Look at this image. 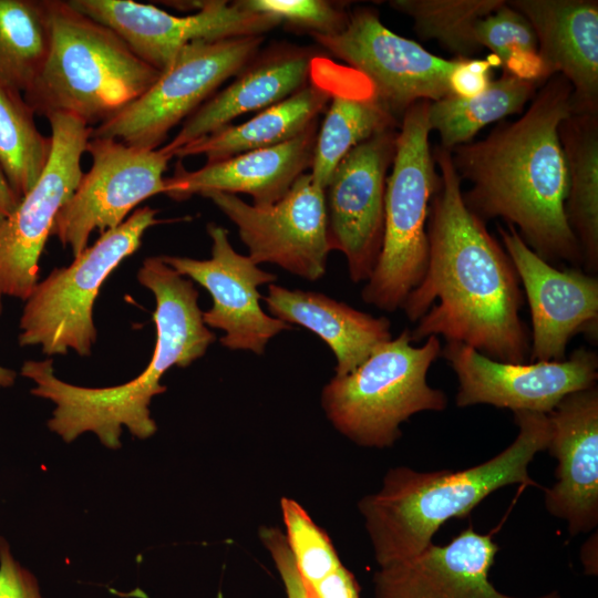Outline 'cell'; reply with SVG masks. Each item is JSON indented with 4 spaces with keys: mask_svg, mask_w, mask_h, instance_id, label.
<instances>
[{
    "mask_svg": "<svg viewBox=\"0 0 598 598\" xmlns=\"http://www.w3.org/2000/svg\"><path fill=\"white\" fill-rule=\"evenodd\" d=\"M0 598H42L35 577L11 555L0 538Z\"/></svg>",
    "mask_w": 598,
    "mask_h": 598,
    "instance_id": "cell-37",
    "label": "cell"
},
{
    "mask_svg": "<svg viewBox=\"0 0 598 598\" xmlns=\"http://www.w3.org/2000/svg\"><path fill=\"white\" fill-rule=\"evenodd\" d=\"M207 233L212 239L209 259L165 255L161 258L210 293L213 306L203 312V320L206 326L225 332L219 340L221 346L262 354L271 338L291 328L266 315L259 303L258 287L272 283L277 276L260 269L249 256L235 251L223 226L210 223Z\"/></svg>",
    "mask_w": 598,
    "mask_h": 598,
    "instance_id": "cell-17",
    "label": "cell"
},
{
    "mask_svg": "<svg viewBox=\"0 0 598 598\" xmlns=\"http://www.w3.org/2000/svg\"><path fill=\"white\" fill-rule=\"evenodd\" d=\"M518 434L494 457L458 471L390 468L382 487L361 498L360 514L379 567L410 558L432 543L451 518L467 516L493 492L513 484L538 486L528 466L551 436L547 414L514 412Z\"/></svg>",
    "mask_w": 598,
    "mask_h": 598,
    "instance_id": "cell-4",
    "label": "cell"
},
{
    "mask_svg": "<svg viewBox=\"0 0 598 598\" xmlns=\"http://www.w3.org/2000/svg\"><path fill=\"white\" fill-rule=\"evenodd\" d=\"M16 378V371L0 365V388H9L13 385Z\"/></svg>",
    "mask_w": 598,
    "mask_h": 598,
    "instance_id": "cell-41",
    "label": "cell"
},
{
    "mask_svg": "<svg viewBox=\"0 0 598 598\" xmlns=\"http://www.w3.org/2000/svg\"><path fill=\"white\" fill-rule=\"evenodd\" d=\"M398 120L377 99L371 82L357 70L337 64L330 105L318 130L310 174L326 188L338 163L374 134L396 128Z\"/></svg>",
    "mask_w": 598,
    "mask_h": 598,
    "instance_id": "cell-26",
    "label": "cell"
},
{
    "mask_svg": "<svg viewBox=\"0 0 598 598\" xmlns=\"http://www.w3.org/2000/svg\"><path fill=\"white\" fill-rule=\"evenodd\" d=\"M430 103H414L401 118L386 178L382 247L361 292L364 302L384 311L402 309L429 264L427 218L440 183L429 141Z\"/></svg>",
    "mask_w": 598,
    "mask_h": 598,
    "instance_id": "cell-7",
    "label": "cell"
},
{
    "mask_svg": "<svg viewBox=\"0 0 598 598\" xmlns=\"http://www.w3.org/2000/svg\"><path fill=\"white\" fill-rule=\"evenodd\" d=\"M532 23L545 79L563 75L571 85L576 114H598V2L512 0Z\"/></svg>",
    "mask_w": 598,
    "mask_h": 598,
    "instance_id": "cell-22",
    "label": "cell"
},
{
    "mask_svg": "<svg viewBox=\"0 0 598 598\" xmlns=\"http://www.w3.org/2000/svg\"><path fill=\"white\" fill-rule=\"evenodd\" d=\"M581 563L587 575L596 576L597 567V536L591 537L581 549Z\"/></svg>",
    "mask_w": 598,
    "mask_h": 598,
    "instance_id": "cell-40",
    "label": "cell"
},
{
    "mask_svg": "<svg viewBox=\"0 0 598 598\" xmlns=\"http://www.w3.org/2000/svg\"><path fill=\"white\" fill-rule=\"evenodd\" d=\"M477 44L488 48L504 71L542 85L546 82L538 40L529 20L505 1L474 27Z\"/></svg>",
    "mask_w": 598,
    "mask_h": 598,
    "instance_id": "cell-32",
    "label": "cell"
},
{
    "mask_svg": "<svg viewBox=\"0 0 598 598\" xmlns=\"http://www.w3.org/2000/svg\"><path fill=\"white\" fill-rule=\"evenodd\" d=\"M50 45L23 96L35 115L75 116L87 126L112 118L142 96L161 73L140 59L109 27L48 0Z\"/></svg>",
    "mask_w": 598,
    "mask_h": 598,
    "instance_id": "cell-5",
    "label": "cell"
},
{
    "mask_svg": "<svg viewBox=\"0 0 598 598\" xmlns=\"http://www.w3.org/2000/svg\"><path fill=\"white\" fill-rule=\"evenodd\" d=\"M259 538L282 579L287 598H315L296 566L285 534L277 527L264 526Z\"/></svg>",
    "mask_w": 598,
    "mask_h": 598,
    "instance_id": "cell-35",
    "label": "cell"
},
{
    "mask_svg": "<svg viewBox=\"0 0 598 598\" xmlns=\"http://www.w3.org/2000/svg\"><path fill=\"white\" fill-rule=\"evenodd\" d=\"M20 197L12 190L0 169V219L13 212L20 202Z\"/></svg>",
    "mask_w": 598,
    "mask_h": 598,
    "instance_id": "cell-39",
    "label": "cell"
},
{
    "mask_svg": "<svg viewBox=\"0 0 598 598\" xmlns=\"http://www.w3.org/2000/svg\"><path fill=\"white\" fill-rule=\"evenodd\" d=\"M439 337L413 347L410 330L380 346L354 371L333 377L323 388L321 405L333 427L364 447H389L400 425L424 411H443L447 396L427 383L441 355Z\"/></svg>",
    "mask_w": 598,
    "mask_h": 598,
    "instance_id": "cell-6",
    "label": "cell"
},
{
    "mask_svg": "<svg viewBox=\"0 0 598 598\" xmlns=\"http://www.w3.org/2000/svg\"><path fill=\"white\" fill-rule=\"evenodd\" d=\"M440 183L427 218L429 264L402 309L412 342L442 336L485 357L525 363L527 329L520 319V281L504 247L468 209L451 152L437 145Z\"/></svg>",
    "mask_w": 598,
    "mask_h": 598,
    "instance_id": "cell-1",
    "label": "cell"
},
{
    "mask_svg": "<svg viewBox=\"0 0 598 598\" xmlns=\"http://www.w3.org/2000/svg\"><path fill=\"white\" fill-rule=\"evenodd\" d=\"M81 13L112 29L144 62L163 72L194 41L264 35L280 24L238 1H204L188 16H175L132 0H68Z\"/></svg>",
    "mask_w": 598,
    "mask_h": 598,
    "instance_id": "cell-15",
    "label": "cell"
},
{
    "mask_svg": "<svg viewBox=\"0 0 598 598\" xmlns=\"http://www.w3.org/2000/svg\"><path fill=\"white\" fill-rule=\"evenodd\" d=\"M264 300L275 318L305 327L329 346L337 360L336 377L354 371L392 339L388 318L373 317L320 292L270 283Z\"/></svg>",
    "mask_w": 598,
    "mask_h": 598,
    "instance_id": "cell-25",
    "label": "cell"
},
{
    "mask_svg": "<svg viewBox=\"0 0 598 598\" xmlns=\"http://www.w3.org/2000/svg\"><path fill=\"white\" fill-rule=\"evenodd\" d=\"M150 206L135 209L101 234L68 266L38 281L20 318L19 343L40 346L44 354H91L96 341L93 307L105 279L142 244L144 233L162 220Z\"/></svg>",
    "mask_w": 598,
    "mask_h": 598,
    "instance_id": "cell-8",
    "label": "cell"
},
{
    "mask_svg": "<svg viewBox=\"0 0 598 598\" xmlns=\"http://www.w3.org/2000/svg\"><path fill=\"white\" fill-rule=\"evenodd\" d=\"M495 64L501 65V62L494 55L493 61L489 58L458 59L448 80L451 95L470 99L484 92L493 81L491 75Z\"/></svg>",
    "mask_w": 598,
    "mask_h": 598,
    "instance_id": "cell-36",
    "label": "cell"
},
{
    "mask_svg": "<svg viewBox=\"0 0 598 598\" xmlns=\"http://www.w3.org/2000/svg\"><path fill=\"white\" fill-rule=\"evenodd\" d=\"M48 0H0V84L24 93L50 45Z\"/></svg>",
    "mask_w": 598,
    "mask_h": 598,
    "instance_id": "cell-29",
    "label": "cell"
},
{
    "mask_svg": "<svg viewBox=\"0 0 598 598\" xmlns=\"http://www.w3.org/2000/svg\"><path fill=\"white\" fill-rule=\"evenodd\" d=\"M498 233L529 306L530 360L561 361L574 336L596 338L598 278L575 267H554L534 252L511 225L499 226Z\"/></svg>",
    "mask_w": 598,
    "mask_h": 598,
    "instance_id": "cell-18",
    "label": "cell"
},
{
    "mask_svg": "<svg viewBox=\"0 0 598 598\" xmlns=\"http://www.w3.org/2000/svg\"><path fill=\"white\" fill-rule=\"evenodd\" d=\"M52 150L40 179L0 219V315L2 299L27 300L39 281V260L55 218L82 177L81 158L93 127L75 116L53 113Z\"/></svg>",
    "mask_w": 598,
    "mask_h": 598,
    "instance_id": "cell-10",
    "label": "cell"
},
{
    "mask_svg": "<svg viewBox=\"0 0 598 598\" xmlns=\"http://www.w3.org/2000/svg\"><path fill=\"white\" fill-rule=\"evenodd\" d=\"M312 38L348 66L364 75L377 99L401 122L419 101L450 95V75L458 59L445 60L388 29L375 10L358 8L332 35Z\"/></svg>",
    "mask_w": 598,
    "mask_h": 598,
    "instance_id": "cell-12",
    "label": "cell"
},
{
    "mask_svg": "<svg viewBox=\"0 0 598 598\" xmlns=\"http://www.w3.org/2000/svg\"><path fill=\"white\" fill-rule=\"evenodd\" d=\"M137 280L155 298L156 342L148 365L135 379L116 386L85 388L56 378L51 359L28 360L21 367V374L35 383L31 393L55 404L48 426L66 443L93 432L103 445L117 450L123 425L138 439L152 436L157 427L150 403L166 391L161 378L174 365L185 368L202 358L216 339L204 323L193 282L159 256L144 259Z\"/></svg>",
    "mask_w": 598,
    "mask_h": 598,
    "instance_id": "cell-3",
    "label": "cell"
},
{
    "mask_svg": "<svg viewBox=\"0 0 598 598\" xmlns=\"http://www.w3.org/2000/svg\"><path fill=\"white\" fill-rule=\"evenodd\" d=\"M252 12L274 17L311 35H332L347 25L349 13L342 4L324 0H240Z\"/></svg>",
    "mask_w": 598,
    "mask_h": 598,
    "instance_id": "cell-34",
    "label": "cell"
},
{
    "mask_svg": "<svg viewBox=\"0 0 598 598\" xmlns=\"http://www.w3.org/2000/svg\"><path fill=\"white\" fill-rule=\"evenodd\" d=\"M504 0H392L390 7L409 16L416 33L436 40L456 59H468L482 48L474 35L476 22L497 10Z\"/></svg>",
    "mask_w": 598,
    "mask_h": 598,
    "instance_id": "cell-31",
    "label": "cell"
},
{
    "mask_svg": "<svg viewBox=\"0 0 598 598\" xmlns=\"http://www.w3.org/2000/svg\"><path fill=\"white\" fill-rule=\"evenodd\" d=\"M317 53L307 48L280 45L265 51L237 74L224 90L212 95L183 123L163 147L172 154L245 113L264 110L303 87L311 79Z\"/></svg>",
    "mask_w": 598,
    "mask_h": 598,
    "instance_id": "cell-23",
    "label": "cell"
},
{
    "mask_svg": "<svg viewBox=\"0 0 598 598\" xmlns=\"http://www.w3.org/2000/svg\"><path fill=\"white\" fill-rule=\"evenodd\" d=\"M546 451L557 458V482L545 492L548 513L567 523L570 535L598 524V388L566 395L547 414Z\"/></svg>",
    "mask_w": 598,
    "mask_h": 598,
    "instance_id": "cell-20",
    "label": "cell"
},
{
    "mask_svg": "<svg viewBox=\"0 0 598 598\" xmlns=\"http://www.w3.org/2000/svg\"><path fill=\"white\" fill-rule=\"evenodd\" d=\"M336 63L318 56L310 81L296 93L239 125H226L176 150L172 157L204 155L206 163L275 146L305 132L331 99Z\"/></svg>",
    "mask_w": 598,
    "mask_h": 598,
    "instance_id": "cell-24",
    "label": "cell"
},
{
    "mask_svg": "<svg viewBox=\"0 0 598 598\" xmlns=\"http://www.w3.org/2000/svg\"><path fill=\"white\" fill-rule=\"evenodd\" d=\"M318 130L316 120L287 142L206 163L196 171H188L178 163L173 176L164 179V194L174 200H185L210 192L244 193L251 196L252 205L270 206L311 168Z\"/></svg>",
    "mask_w": 598,
    "mask_h": 598,
    "instance_id": "cell-21",
    "label": "cell"
},
{
    "mask_svg": "<svg viewBox=\"0 0 598 598\" xmlns=\"http://www.w3.org/2000/svg\"><path fill=\"white\" fill-rule=\"evenodd\" d=\"M280 508L288 546L305 584L313 595L316 586L342 564L327 533L299 503L282 497Z\"/></svg>",
    "mask_w": 598,
    "mask_h": 598,
    "instance_id": "cell-33",
    "label": "cell"
},
{
    "mask_svg": "<svg viewBox=\"0 0 598 598\" xmlns=\"http://www.w3.org/2000/svg\"><path fill=\"white\" fill-rule=\"evenodd\" d=\"M498 545L472 525L445 545L431 543L419 554L379 567L373 598H520L489 580ZM533 598H561L553 591Z\"/></svg>",
    "mask_w": 598,
    "mask_h": 598,
    "instance_id": "cell-19",
    "label": "cell"
},
{
    "mask_svg": "<svg viewBox=\"0 0 598 598\" xmlns=\"http://www.w3.org/2000/svg\"><path fill=\"white\" fill-rule=\"evenodd\" d=\"M441 355L458 381V408L489 404L513 412L548 414L568 394L596 385L598 355L579 348L561 361L501 362L458 342H447Z\"/></svg>",
    "mask_w": 598,
    "mask_h": 598,
    "instance_id": "cell-16",
    "label": "cell"
},
{
    "mask_svg": "<svg viewBox=\"0 0 598 598\" xmlns=\"http://www.w3.org/2000/svg\"><path fill=\"white\" fill-rule=\"evenodd\" d=\"M396 135L395 128H388L354 146L324 188L330 248L343 252L353 282L369 279L381 251L386 173Z\"/></svg>",
    "mask_w": 598,
    "mask_h": 598,
    "instance_id": "cell-14",
    "label": "cell"
},
{
    "mask_svg": "<svg viewBox=\"0 0 598 598\" xmlns=\"http://www.w3.org/2000/svg\"><path fill=\"white\" fill-rule=\"evenodd\" d=\"M571 93L555 74L518 120L450 152L460 178L472 184L463 193L471 212L483 221L502 218L544 260L578 268L582 254L565 212L568 178L558 132L573 113Z\"/></svg>",
    "mask_w": 598,
    "mask_h": 598,
    "instance_id": "cell-2",
    "label": "cell"
},
{
    "mask_svg": "<svg viewBox=\"0 0 598 598\" xmlns=\"http://www.w3.org/2000/svg\"><path fill=\"white\" fill-rule=\"evenodd\" d=\"M315 598H359L354 575L343 565L323 578L315 588Z\"/></svg>",
    "mask_w": 598,
    "mask_h": 598,
    "instance_id": "cell-38",
    "label": "cell"
},
{
    "mask_svg": "<svg viewBox=\"0 0 598 598\" xmlns=\"http://www.w3.org/2000/svg\"><path fill=\"white\" fill-rule=\"evenodd\" d=\"M209 198L238 228L249 257L269 262L309 281L320 279L331 251L324 189L302 174L278 202L258 207L234 194L210 192Z\"/></svg>",
    "mask_w": 598,
    "mask_h": 598,
    "instance_id": "cell-13",
    "label": "cell"
},
{
    "mask_svg": "<svg viewBox=\"0 0 598 598\" xmlns=\"http://www.w3.org/2000/svg\"><path fill=\"white\" fill-rule=\"evenodd\" d=\"M86 152L91 167L60 209L51 231L74 257L87 247L94 230L103 234L117 227L143 200L164 194L163 175L171 159L161 148L131 146L107 137H91Z\"/></svg>",
    "mask_w": 598,
    "mask_h": 598,
    "instance_id": "cell-11",
    "label": "cell"
},
{
    "mask_svg": "<svg viewBox=\"0 0 598 598\" xmlns=\"http://www.w3.org/2000/svg\"><path fill=\"white\" fill-rule=\"evenodd\" d=\"M567 167L565 212L586 272L598 270V114L571 113L559 125Z\"/></svg>",
    "mask_w": 598,
    "mask_h": 598,
    "instance_id": "cell-27",
    "label": "cell"
},
{
    "mask_svg": "<svg viewBox=\"0 0 598 598\" xmlns=\"http://www.w3.org/2000/svg\"><path fill=\"white\" fill-rule=\"evenodd\" d=\"M264 40V35H250L185 45L142 96L95 126L91 137L157 150L174 126L256 58Z\"/></svg>",
    "mask_w": 598,
    "mask_h": 598,
    "instance_id": "cell-9",
    "label": "cell"
},
{
    "mask_svg": "<svg viewBox=\"0 0 598 598\" xmlns=\"http://www.w3.org/2000/svg\"><path fill=\"white\" fill-rule=\"evenodd\" d=\"M34 115L22 92L0 84V169L20 198L40 179L52 150Z\"/></svg>",
    "mask_w": 598,
    "mask_h": 598,
    "instance_id": "cell-30",
    "label": "cell"
},
{
    "mask_svg": "<svg viewBox=\"0 0 598 598\" xmlns=\"http://www.w3.org/2000/svg\"><path fill=\"white\" fill-rule=\"evenodd\" d=\"M538 84L507 72L491 82L481 94L463 99L447 95L430 103L431 132L439 133L443 148L472 142L476 133L489 123L522 112L536 94Z\"/></svg>",
    "mask_w": 598,
    "mask_h": 598,
    "instance_id": "cell-28",
    "label": "cell"
}]
</instances>
